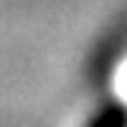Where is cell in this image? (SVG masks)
<instances>
[{"instance_id": "cell-1", "label": "cell", "mask_w": 127, "mask_h": 127, "mask_svg": "<svg viewBox=\"0 0 127 127\" xmlns=\"http://www.w3.org/2000/svg\"><path fill=\"white\" fill-rule=\"evenodd\" d=\"M83 127H127V103L124 100H106L86 118Z\"/></svg>"}]
</instances>
